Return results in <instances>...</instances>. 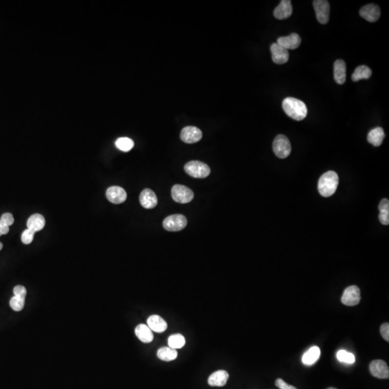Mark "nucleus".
<instances>
[{
    "mask_svg": "<svg viewBox=\"0 0 389 389\" xmlns=\"http://www.w3.org/2000/svg\"><path fill=\"white\" fill-rule=\"evenodd\" d=\"M283 111L295 120H304L307 116V107L303 101L294 97H287L283 101Z\"/></svg>",
    "mask_w": 389,
    "mask_h": 389,
    "instance_id": "nucleus-1",
    "label": "nucleus"
},
{
    "mask_svg": "<svg viewBox=\"0 0 389 389\" xmlns=\"http://www.w3.org/2000/svg\"><path fill=\"white\" fill-rule=\"evenodd\" d=\"M346 64L343 60L338 59L334 64V79L338 84H345L346 81Z\"/></svg>",
    "mask_w": 389,
    "mask_h": 389,
    "instance_id": "nucleus-19",
    "label": "nucleus"
},
{
    "mask_svg": "<svg viewBox=\"0 0 389 389\" xmlns=\"http://www.w3.org/2000/svg\"><path fill=\"white\" fill-rule=\"evenodd\" d=\"M9 231H10V229H9L8 227L4 225L2 223L0 222V236H2V235L7 234Z\"/></svg>",
    "mask_w": 389,
    "mask_h": 389,
    "instance_id": "nucleus-36",
    "label": "nucleus"
},
{
    "mask_svg": "<svg viewBox=\"0 0 389 389\" xmlns=\"http://www.w3.org/2000/svg\"><path fill=\"white\" fill-rule=\"evenodd\" d=\"M339 185L338 175L334 171L324 173L318 183L319 194L323 197H330L335 194Z\"/></svg>",
    "mask_w": 389,
    "mask_h": 389,
    "instance_id": "nucleus-2",
    "label": "nucleus"
},
{
    "mask_svg": "<svg viewBox=\"0 0 389 389\" xmlns=\"http://www.w3.org/2000/svg\"><path fill=\"white\" fill-rule=\"evenodd\" d=\"M337 357L339 361L348 363V364H352L355 361V357L354 356L353 354L347 352L345 350L338 351L337 353Z\"/></svg>",
    "mask_w": 389,
    "mask_h": 389,
    "instance_id": "nucleus-29",
    "label": "nucleus"
},
{
    "mask_svg": "<svg viewBox=\"0 0 389 389\" xmlns=\"http://www.w3.org/2000/svg\"><path fill=\"white\" fill-rule=\"evenodd\" d=\"M45 224L46 221L44 217L39 214H33L27 221L28 229H31L35 232L42 230L44 228Z\"/></svg>",
    "mask_w": 389,
    "mask_h": 389,
    "instance_id": "nucleus-21",
    "label": "nucleus"
},
{
    "mask_svg": "<svg viewBox=\"0 0 389 389\" xmlns=\"http://www.w3.org/2000/svg\"><path fill=\"white\" fill-rule=\"evenodd\" d=\"M188 221L186 217L180 214L170 215L163 221V227L169 232H179L186 227Z\"/></svg>",
    "mask_w": 389,
    "mask_h": 389,
    "instance_id": "nucleus-5",
    "label": "nucleus"
},
{
    "mask_svg": "<svg viewBox=\"0 0 389 389\" xmlns=\"http://www.w3.org/2000/svg\"><path fill=\"white\" fill-rule=\"evenodd\" d=\"M372 71L369 66L362 65L355 69L352 79L353 81H358L361 79H369L371 77Z\"/></svg>",
    "mask_w": 389,
    "mask_h": 389,
    "instance_id": "nucleus-25",
    "label": "nucleus"
},
{
    "mask_svg": "<svg viewBox=\"0 0 389 389\" xmlns=\"http://www.w3.org/2000/svg\"><path fill=\"white\" fill-rule=\"evenodd\" d=\"M36 232L34 231L31 230L30 229H27L26 230L22 232V236H21V240L22 242L25 244H30L33 242V238Z\"/></svg>",
    "mask_w": 389,
    "mask_h": 389,
    "instance_id": "nucleus-31",
    "label": "nucleus"
},
{
    "mask_svg": "<svg viewBox=\"0 0 389 389\" xmlns=\"http://www.w3.org/2000/svg\"><path fill=\"white\" fill-rule=\"evenodd\" d=\"M360 16L368 22H375L381 17V9L377 4H366L360 9Z\"/></svg>",
    "mask_w": 389,
    "mask_h": 389,
    "instance_id": "nucleus-11",
    "label": "nucleus"
},
{
    "mask_svg": "<svg viewBox=\"0 0 389 389\" xmlns=\"http://www.w3.org/2000/svg\"><path fill=\"white\" fill-rule=\"evenodd\" d=\"M13 292H14L15 296L19 297V298H24L25 299V297L27 295V291L24 286H17L13 289Z\"/></svg>",
    "mask_w": 389,
    "mask_h": 389,
    "instance_id": "nucleus-33",
    "label": "nucleus"
},
{
    "mask_svg": "<svg viewBox=\"0 0 389 389\" xmlns=\"http://www.w3.org/2000/svg\"><path fill=\"white\" fill-rule=\"evenodd\" d=\"M277 43L287 50L296 49L301 45V39L297 33H292L289 36L279 38Z\"/></svg>",
    "mask_w": 389,
    "mask_h": 389,
    "instance_id": "nucleus-15",
    "label": "nucleus"
},
{
    "mask_svg": "<svg viewBox=\"0 0 389 389\" xmlns=\"http://www.w3.org/2000/svg\"><path fill=\"white\" fill-rule=\"evenodd\" d=\"M116 146L122 152H128L134 147V142L131 138H127V137H122V138H119L116 141Z\"/></svg>",
    "mask_w": 389,
    "mask_h": 389,
    "instance_id": "nucleus-28",
    "label": "nucleus"
},
{
    "mask_svg": "<svg viewBox=\"0 0 389 389\" xmlns=\"http://www.w3.org/2000/svg\"><path fill=\"white\" fill-rule=\"evenodd\" d=\"M292 7L290 0H282L274 10V16L277 19H287L292 16Z\"/></svg>",
    "mask_w": 389,
    "mask_h": 389,
    "instance_id": "nucleus-16",
    "label": "nucleus"
},
{
    "mask_svg": "<svg viewBox=\"0 0 389 389\" xmlns=\"http://www.w3.org/2000/svg\"><path fill=\"white\" fill-rule=\"evenodd\" d=\"M385 138V133L381 127L375 128L368 134V141L374 146H380Z\"/></svg>",
    "mask_w": 389,
    "mask_h": 389,
    "instance_id": "nucleus-22",
    "label": "nucleus"
},
{
    "mask_svg": "<svg viewBox=\"0 0 389 389\" xmlns=\"http://www.w3.org/2000/svg\"><path fill=\"white\" fill-rule=\"evenodd\" d=\"M379 221L384 225L389 224V201L388 199L384 198L380 202Z\"/></svg>",
    "mask_w": 389,
    "mask_h": 389,
    "instance_id": "nucleus-26",
    "label": "nucleus"
},
{
    "mask_svg": "<svg viewBox=\"0 0 389 389\" xmlns=\"http://www.w3.org/2000/svg\"><path fill=\"white\" fill-rule=\"evenodd\" d=\"M140 203L143 207L147 209H152L156 207L158 203L157 197L153 191L149 188L144 190L140 194Z\"/></svg>",
    "mask_w": 389,
    "mask_h": 389,
    "instance_id": "nucleus-14",
    "label": "nucleus"
},
{
    "mask_svg": "<svg viewBox=\"0 0 389 389\" xmlns=\"http://www.w3.org/2000/svg\"><path fill=\"white\" fill-rule=\"evenodd\" d=\"M147 326L152 331L162 333L167 329V323L163 318L158 315H152L147 319Z\"/></svg>",
    "mask_w": 389,
    "mask_h": 389,
    "instance_id": "nucleus-18",
    "label": "nucleus"
},
{
    "mask_svg": "<svg viewBox=\"0 0 389 389\" xmlns=\"http://www.w3.org/2000/svg\"><path fill=\"white\" fill-rule=\"evenodd\" d=\"M172 197L177 203L185 204L192 201L194 194L190 188L184 185H175L172 188Z\"/></svg>",
    "mask_w": 389,
    "mask_h": 389,
    "instance_id": "nucleus-6",
    "label": "nucleus"
},
{
    "mask_svg": "<svg viewBox=\"0 0 389 389\" xmlns=\"http://www.w3.org/2000/svg\"><path fill=\"white\" fill-rule=\"evenodd\" d=\"M203 136L202 131L194 126H187L181 131L180 138L187 144L198 142Z\"/></svg>",
    "mask_w": 389,
    "mask_h": 389,
    "instance_id": "nucleus-9",
    "label": "nucleus"
},
{
    "mask_svg": "<svg viewBox=\"0 0 389 389\" xmlns=\"http://www.w3.org/2000/svg\"><path fill=\"white\" fill-rule=\"evenodd\" d=\"M2 248H3V244L2 243H1V242H0V251H1V250H2Z\"/></svg>",
    "mask_w": 389,
    "mask_h": 389,
    "instance_id": "nucleus-37",
    "label": "nucleus"
},
{
    "mask_svg": "<svg viewBox=\"0 0 389 389\" xmlns=\"http://www.w3.org/2000/svg\"><path fill=\"white\" fill-rule=\"evenodd\" d=\"M275 385L276 387H278L280 389H297L293 386L290 385V384L285 382L281 378H278V379L276 380Z\"/></svg>",
    "mask_w": 389,
    "mask_h": 389,
    "instance_id": "nucleus-35",
    "label": "nucleus"
},
{
    "mask_svg": "<svg viewBox=\"0 0 389 389\" xmlns=\"http://www.w3.org/2000/svg\"><path fill=\"white\" fill-rule=\"evenodd\" d=\"M320 355V349L316 346L312 347L303 355V363L306 366H311L319 360Z\"/></svg>",
    "mask_w": 389,
    "mask_h": 389,
    "instance_id": "nucleus-23",
    "label": "nucleus"
},
{
    "mask_svg": "<svg viewBox=\"0 0 389 389\" xmlns=\"http://www.w3.org/2000/svg\"><path fill=\"white\" fill-rule=\"evenodd\" d=\"M229 378V373L226 370H217L209 376L208 383L211 387H222L227 384Z\"/></svg>",
    "mask_w": 389,
    "mask_h": 389,
    "instance_id": "nucleus-17",
    "label": "nucleus"
},
{
    "mask_svg": "<svg viewBox=\"0 0 389 389\" xmlns=\"http://www.w3.org/2000/svg\"><path fill=\"white\" fill-rule=\"evenodd\" d=\"M135 334L138 340L144 343H150L154 340L152 330L146 324H140L136 327Z\"/></svg>",
    "mask_w": 389,
    "mask_h": 389,
    "instance_id": "nucleus-20",
    "label": "nucleus"
},
{
    "mask_svg": "<svg viewBox=\"0 0 389 389\" xmlns=\"http://www.w3.org/2000/svg\"><path fill=\"white\" fill-rule=\"evenodd\" d=\"M360 299L361 295L360 289L356 286H351L345 289L341 301L344 305L354 307L360 303Z\"/></svg>",
    "mask_w": 389,
    "mask_h": 389,
    "instance_id": "nucleus-8",
    "label": "nucleus"
},
{
    "mask_svg": "<svg viewBox=\"0 0 389 389\" xmlns=\"http://www.w3.org/2000/svg\"><path fill=\"white\" fill-rule=\"evenodd\" d=\"M14 221V217H13V214H10V213H5V214L1 215V218H0V222L2 223L3 224L8 227L13 225Z\"/></svg>",
    "mask_w": 389,
    "mask_h": 389,
    "instance_id": "nucleus-32",
    "label": "nucleus"
},
{
    "mask_svg": "<svg viewBox=\"0 0 389 389\" xmlns=\"http://www.w3.org/2000/svg\"><path fill=\"white\" fill-rule=\"evenodd\" d=\"M337 389L333 388V387H330V388H328V389Z\"/></svg>",
    "mask_w": 389,
    "mask_h": 389,
    "instance_id": "nucleus-38",
    "label": "nucleus"
},
{
    "mask_svg": "<svg viewBox=\"0 0 389 389\" xmlns=\"http://www.w3.org/2000/svg\"><path fill=\"white\" fill-rule=\"evenodd\" d=\"M380 331H381V335L383 338L387 342H389V324L384 323L381 325L380 328Z\"/></svg>",
    "mask_w": 389,
    "mask_h": 389,
    "instance_id": "nucleus-34",
    "label": "nucleus"
},
{
    "mask_svg": "<svg viewBox=\"0 0 389 389\" xmlns=\"http://www.w3.org/2000/svg\"><path fill=\"white\" fill-rule=\"evenodd\" d=\"M313 8L316 13V19L321 24H327L330 19V5L327 0H315L313 1Z\"/></svg>",
    "mask_w": 389,
    "mask_h": 389,
    "instance_id": "nucleus-7",
    "label": "nucleus"
},
{
    "mask_svg": "<svg viewBox=\"0 0 389 389\" xmlns=\"http://www.w3.org/2000/svg\"><path fill=\"white\" fill-rule=\"evenodd\" d=\"M370 373L375 378L387 379L389 378V369L385 361L375 360L370 363L369 366Z\"/></svg>",
    "mask_w": 389,
    "mask_h": 389,
    "instance_id": "nucleus-10",
    "label": "nucleus"
},
{
    "mask_svg": "<svg viewBox=\"0 0 389 389\" xmlns=\"http://www.w3.org/2000/svg\"><path fill=\"white\" fill-rule=\"evenodd\" d=\"M272 59L277 64H284L289 59V50L285 49L278 43H272L271 46Z\"/></svg>",
    "mask_w": 389,
    "mask_h": 389,
    "instance_id": "nucleus-12",
    "label": "nucleus"
},
{
    "mask_svg": "<svg viewBox=\"0 0 389 389\" xmlns=\"http://www.w3.org/2000/svg\"><path fill=\"white\" fill-rule=\"evenodd\" d=\"M185 345V338L180 334H175L168 338V345L173 349L177 350L183 348Z\"/></svg>",
    "mask_w": 389,
    "mask_h": 389,
    "instance_id": "nucleus-27",
    "label": "nucleus"
},
{
    "mask_svg": "<svg viewBox=\"0 0 389 389\" xmlns=\"http://www.w3.org/2000/svg\"><path fill=\"white\" fill-rule=\"evenodd\" d=\"M272 149L276 156L280 159H286L292 152V145L289 138L282 134L275 137Z\"/></svg>",
    "mask_w": 389,
    "mask_h": 389,
    "instance_id": "nucleus-4",
    "label": "nucleus"
},
{
    "mask_svg": "<svg viewBox=\"0 0 389 389\" xmlns=\"http://www.w3.org/2000/svg\"><path fill=\"white\" fill-rule=\"evenodd\" d=\"M178 355L177 350L170 347H164L157 351V357L163 361L170 362L175 360Z\"/></svg>",
    "mask_w": 389,
    "mask_h": 389,
    "instance_id": "nucleus-24",
    "label": "nucleus"
},
{
    "mask_svg": "<svg viewBox=\"0 0 389 389\" xmlns=\"http://www.w3.org/2000/svg\"><path fill=\"white\" fill-rule=\"evenodd\" d=\"M107 198L114 204H120L126 201L127 194L123 188L118 186H113L106 191Z\"/></svg>",
    "mask_w": 389,
    "mask_h": 389,
    "instance_id": "nucleus-13",
    "label": "nucleus"
},
{
    "mask_svg": "<svg viewBox=\"0 0 389 389\" xmlns=\"http://www.w3.org/2000/svg\"><path fill=\"white\" fill-rule=\"evenodd\" d=\"M184 169L187 174L194 178H206L211 173L210 167L200 161H191L187 163Z\"/></svg>",
    "mask_w": 389,
    "mask_h": 389,
    "instance_id": "nucleus-3",
    "label": "nucleus"
},
{
    "mask_svg": "<svg viewBox=\"0 0 389 389\" xmlns=\"http://www.w3.org/2000/svg\"><path fill=\"white\" fill-rule=\"evenodd\" d=\"M10 305L16 311H20L25 307V299L18 296H13L10 299Z\"/></svg>",
    "mask_w": 389,
    "mask_h": 389,
    "instance_id": "nucleus-30",
    "label": "nucleus"
}]
</instances>
